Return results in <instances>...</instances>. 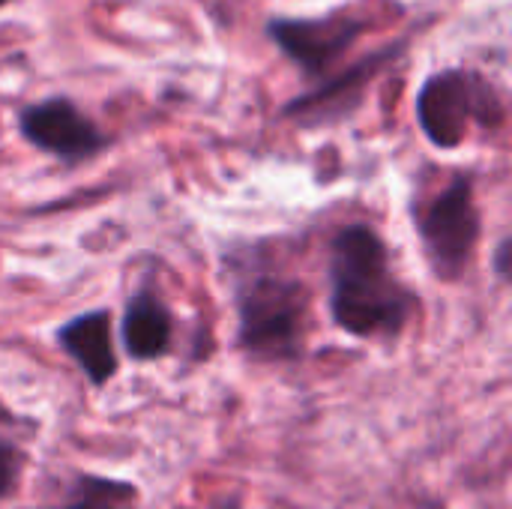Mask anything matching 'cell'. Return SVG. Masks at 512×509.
<instances>
[{
  "label": "cell",
  "instance_id": "obj_14",
  "mask_svg": "<svg viewBox=\"0 0 512 509\" xmlns=\"http://www.w3.org/2000/svg\"><path fill=\"white\" fill-rule=\"evenodd\" d=\"M423 509H444V507H441V504H426Z\"/></svg>",
  "mask_w": 512,
  "mask_h": 509
},
{
  "label": "cell",
  "instance_id": "obj_1",
  "mask_svg": "<svg viewBox=\"0 0 512 509\" xmlns=\"http://www.w3.org/2000/svg\"><path fill=\"white\" fill-rule=\"evenodd\" d=\"M417 309V297L393 270L384 240L369 225H348L330 249L333 321L360 339L399 336Z\"/></svg>",
  "mask_w": 512,
  "mask_h": 509
},
{
  "label": "cell",
  "instance_id": "obj_13",
  "mask_svg": "<svg viewBox=\"0 0 512 509\" xmlns=\"http://www.w3.org/2000/svg\"><path fill=\"white\" fill-rule=\"evenodd\" d=\"M213 509H240L234 501H225V504H219V507H213Z\"/></svg>",
  "mask_w": 512,
  "mask_h": 509
},
{
  "label": "cell",
  "instance_id": "obj_12",
  "mask_svg": "<svg viewBox=\"0 0 512 509\" xmlns=\"http://www.w3.org/2000/svg\"><path fill=\"white\" fill-rule=\"evenodd\" d=\"M510 252H512V240L510 237H504L501 243H498V249H495V273L501 276V279H507L510 276Z\"/></svg>",
  "mask_w": 512,
  "mask_h": 509
},
{
  "label": "cell",
  "instance_id": "obj_4",
  "mask_svg": "<svg viewBox=\"0 0 512 509\" xmlns=\"http://www.w3.org/2000/svg\"><path fill=\"white\" fill-rule=\"evenodd\" d=\"M417 234L438 279L456 282L468 270L480 240V210L474 204V180L468 174L453 177V183L435 195L417 219Z\"/></svg>",
  "mask_w": 512,
  "mask_h": 509
},
{
  "label": "cell",
  "instance_id": "obj_16",
  "mask_svg": "<svg viewBox=\"0 0 512 509\" xmlns=\"http://www.w3.org/2000/svg\"><path fill=\"white\" fill-rule=\"evenodd\" d=\"M6 3H9V0H0V6H6Z\"/></svg>",
  "mask_w": 512,
  "mask_h": 509
},
{
  "label": "cell",
  "instance_id": "obj_5",
  "mask_svg": "<svg viewBox=\"0 0 512 509\" xmlns=\"http://www.w3.org/2000/svg\"><path fill=\"white\" fill-rule=\"evenodd\" d=\"M363 30H366V21L348 12H333L324 18H270L267 21V36L309 78L324 75L357 42Z\"/></svg>",
  "mask_w": 512,
  "mask_h": 509
},
{
  "label": "cell",
  "instance_id": "obj_3",
  "mask_svg": "<svg viewBox=\"0 0 512 509\" xmlns=\"http://www.w3.org/2000/svg\"><path fill=\"white\" fill-rule=\"evenodd\" d=\"M504 108L480 75L465 69H444L426 78L417 96V120L423 135L444 150H453L465 141L468 126H498Z\"/></svg>",
  "mask_w": 512,
  "mask_h": 509
},
{
  "label": "cell",
  "instance_id": "obj_10",
  "mask_svg": "<svg viewBox=\"0 0 512 509\" xmlns=\"http://www.w3.org/2000/svg\"><path fill=\"white\" fill-rule=\"evenodd\" d=\"M135 498H138V489L126 480L81 474L69 486L66 501L57 509H129V504H135Z\"/></svg>",
  "mask_w": 512,
  "mask_h": 509
},
{
  "label": "cell",
  "instance_id": "obj_7",
  "mask_svg": "<svg viewBox=\"0 0 512 509\" xmlns=\"http://www.w3.org/2000/svg\"><path fill=\"white\" fill-rule=\"evenodd\" d=\"M393 57H396V48H384V51H378V54H372V57L354 63L348 72L336 75V78L327 81L324 87H318V90H312V93H306V96L288 102V105H285V117H294V120L303 123V126H324V123H336V120L348 117V114L360 105V99H363L369 81H372V78L381 72V66H384L387 60H393Z\"/></svg>",
  "mask_w": 512,
  "mask_h": 509
},
{
  "label": "cell",
  "instance_id": "obj_6",
  "mask_svg": "<svg viewBox=\"0 0 512 509\" xmlns=\"http://www.w3.org/2000/svg\"><path fill=\"white\" fill-rule=\"evenodd\" d=\"M18 129L36 150L51 153L66 165L84 162L108 147V138L99 132V126L66 96L27 105L18 117Z\"/></svg>",
  "mask_w": 512,
  "mask_h": 509
},
{
  "label": "cell",
  "instance_id": "obj_2",
  "mask_svg": "<svg viewBox=\"0 0 512 509\" xmlns=\"http://www.w3.org/2000/svg\"><path fill=\"white\" fill-rule=\"evenodd\" d=\"M309 291L270 267H246L237 282L240 348L255 360H294L303 351Z\"/></svg>",
  "mask_w": 512,
  "mask_h": 509
},
{
  "label": "cell",
  "instance_id": "obj_9",
  "mask_svg": "<svg viewBox=\"0 0 512 509\" xmlns=\"http://www.w3.org/2000/svg\"><path fill=\"white\" fill-rule=\"evenodd\" d=\"M120 333H123V348L132 360H159L171 348L174 321L168 306L159 300V294L144 288L126 303Z\"/></svg>",
  "mask_w": 512,
  "mask_h": 509
},
{
  "label": "cell",
  "instance_id": "obj_8",
  "mask_svg": "<svg viewBox=\"0 0 512 509\" xmlns=\"http://www.w3.org/2000/svg\"><path fill=\"white\" fill-rule=\"evenodd\" d=\"M57 345L87 375L93 387L108 384L117 375V351L111 339V312L93 309L75 315L57 330Z\"/></svg>",
  "mask_w": 512,
  "mask_h": 509
},
{
  "label": "cell",
  "instance_id": "obj_11",
  "mask_svg": "<svg viewBox=\"0 0 512 509\" xmlns=\"http://www.w3.org/2000/svg\"><path fill=\"white\" fill-rule=\"evenodd\" d=\"M21 468H24V453L0 441V498H9L15 492Z\"/></svg>",
  "mask_w": 512,
  "mask_h": 509
},
{
  "label": "cell",
  "instance_id": "obj_15",
  "mask_svg": "<svg viewBox=\"0 0 512 509\" xmlns=\"http://www.w3.org/2000/svg\"><path fill=\"white\" fill-rule=\"evenodd\" d=\"M0 420H6V411H3V405H0Z\"/></svg>",
  "mask_w": 512,
  "mask_h": 509
}]
</instances>
